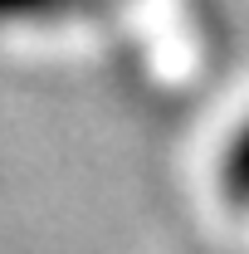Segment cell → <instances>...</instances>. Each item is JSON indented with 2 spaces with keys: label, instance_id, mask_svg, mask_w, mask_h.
<instances>
[{
  "label": "cell",
  "instance_id": "cell-1",
  "mask_svg": "<svg viewBox=\"0 0 249 254\" xmlns=\"http://www.w3.org/2000/svg\"><path fill=\"white\" fill-rule=\"evenodd\" d=\"M225 190H230V200L249 205V127H240V137L225 152Z\"/></svg>",
  "mask_w": 249,
  "mask_h": 254
},
{
  "label": "cell",
  "instance_id": "cell-2",
  "mask_svg": "<svg viewBox=\"0 0 249 254\" xmlns=\"http://www.w3.org/2000/svg\"><path fill=\"white\" fill-rule=\"evenodd\" d=\"M68 0H0V20H34V15H54Z\"/></svg>",
  "mask_w": 249,
  "mask_h": 254
}]
</instances>
